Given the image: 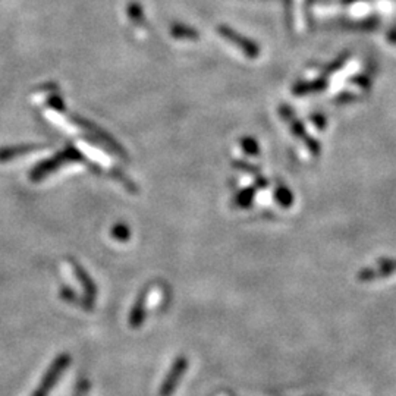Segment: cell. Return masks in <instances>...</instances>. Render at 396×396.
Masks as SVG:
<instances>
[{"label":"cell","mask_w":396,"mask_h":396,"mask_svg":"<svg viewBox=\"0 0 396 396\" xmlns=\"http://www.w3.org/2000/svg\"><path fill=\"white\" fill-rule=\"evenodd\" d=\"M144 319H146V296L143 295L137 301V304L134 305V308L131 311V316H130L131 328H134V329L139 328L141 324L144 323Z\"/></svg>","instance_id":"obj_6"},{"label":"cell","mask_w":396,"mask_h":396,"mask_svg":"<svg viewBox=\"0 0 396 396\" xmlns=\"http://www.w3.org/2000/svg\"><path fill=\"white\" fill-rule=\"evenodd\" d=\"M45 146H34V144H26V146H13V147H3L0 148V163H6L13 159L22 158V155L33 153L36 150L43 148Z\"/></svg>","instance_id":"obj_5"},{"label":"cell","mask_w":396,"mask_h":396,"mask_svg":"<svg viewBox=\"0 0 396 396\" xmlns=\"http://www.w3.org/2000/svg\"><path fill=\"white\" fill-rule=\"evenodd\" d=\"M69 264L73 266L74 272H75V276H77V279L79 280L81 287L84 288V292H86V295H87V300H89L90 303H93V300L96 298V295H97V289H96L94 282L91 280V277L87 275V272L84 271V268H82L75 260H70Z\"/></svg>","instance_id":"obj_4"},{"label":"cell","mask_w":396,"mask_h":396,"mask_svg":"<svg viewBox=\"0 0 396 396\" xmlns=\"http://www.w3.org/2000/svg\"><path fill=\"white\" fill-rule=\"evenodd\" d=\"M128 229L125 228L123 224H116L115 228H113V231H112V235L115 236V239H119V241H125L126 239V236H128Z\"/></svg>","instance_id":"obj_7"},{"label":"cell","mask_w":396,"mask_h":396,"mask_svg":"<svg viewBox=\"0 0 396 396\" xmlns=\"http://www.w3.org/2000/svg\"><path fill=\"white\" fill-rule=\"evenodd\" d=\"M75 162H84L82 154L74 146H66L62 151L54 154V158L43 160L36 167H33V171L30 172V179L31 182H40L46 176L58 171V169H61V166H63L65 163H75Z\"/></svg>","instance_id":"obj_1"},{"label":"cell","mask_w":396,"mask_h":396,"mask_svg":"<svg viewBox=\"0 0 396 396\" xmlns=\"http://www.w3.org/2000/svg\"><path fill=\"white\" fill-rule=\"evenodd\" d=\"M49 106L53 109V110H58V112H63L65 110V103L61 97L58 96H53L50 100H49Z\"/></svg>","instance_id":"obj_9"},{"label":"cell","mask_w":396,"mask_h":396,"mask_svg":"<svg viewBox=\"0 0 396 396\" xmlns=\"http://www.w3.org/2000/svg\"><path fill=\"white\" fill-rule=\"evenodd\" d=\"M89 389H90L89 380L82 379V380H79V383H78V386H77V389H75L74 396H87V395H89Z\"/></svg>","instance_id":"obj_8"},{"label":"cell","mask_w":396,"mask_h":396,"mask_svg":"<svg viewBox=\"0 0 396 396\" xmlns=\"http://www.w3.org/2000/svg\"><path fill=\"white\" fill-rule=\"evenodd\" d=\"M187 369H188V360L185 357H178L174 361L171 370L167 372V374L163 380V383L160 386L159 395L160 396H172L175 393V389L178 388V385L181 383V380H182L183 374H185Z\"/></svg>","instance_id":"obj_3"},{"label":"cell","mask_w":396,"mask_h":396,"mask_svg":"<svg viewBox=\"0 0 396 396\" xmlns=\"http://www.w3.org/2000/svg\"><path fill=\"white\" fill-rule=\"evenodd\" d=\"M70 363H73V358H70L69 353H61V356L56 357L50 364L49 370L41 377L38 386L34 389L31 396H49L54 386L61 381Z\"/></svg>","instance_id":"obj_2"}]
</instances>
